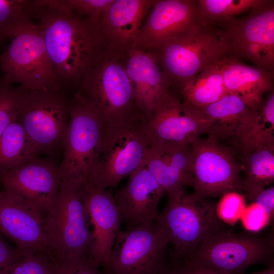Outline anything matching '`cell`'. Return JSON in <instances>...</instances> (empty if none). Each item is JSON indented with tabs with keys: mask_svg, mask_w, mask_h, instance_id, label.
<instances>
[{
	"mask_svg": "<svg viewBox=\"0 0 274 274\" xmlns=\"http://www.w3.org/2000/svg\"><path fill=\"white\" fill-rule=\"evenodd\" d=\"M246 197L244 194L236 191L224 193L216 204V213L224 224L234 225L241 219L246 208Z\"/></svg>",
	"mask_w": 274,
	"mask_h": 274,
	"instance_id": "4dcf8cb0",
	"label": "cell"
},
{
	"mask_svg": "<svg viewBox=\"0 0 274 274\" xmlns=\"http://www.w3.org/2000/svg\"><path fill=\"white\" fill-rule=\"evenodd\" d=\"M158 274H181L177 262L175 261L173 263L165 264Z\"/></svg>",
	"mask_w": 274,
	"mask_h": 274,
	"instance_id": "ab89813d",
	"label": "cell"
},
{
	"mask_svg": "<svg viewBox=\"0 0 274 274\" xmlns=\"http://www.w3.org/2000/svg\"><path fill=\"white\" fill-rule=\"evenodd\" d=\"M124 56L108 51L77 90L99 114L104 131L145 118L138 107Z\"/></svg>",
	"mask_w": 274,
	"mask_h": 274,
	"instance_id": "3957f363",
	"label": "cell"
},
{
	"mask_svg": "<svg viewBox=\"0 0 274 274\" xmlns=\"http://www.w3.org/2000/svg\"><path fill=\"white\" fill-rule=\"evenodd\" d=\"M152 52L172 86L180 90L204 67L227 56V47L217 25L201 22Z\"/></svg>",
	"mask_w": 274,
	"mask_h": 274,
	"instance_id": "277c9868",
	"label": "cell"
},
{
	"mask_svg": "<svg viewBox=\"0 0 274 274\" xmlns=\"http://www.w3.org/2000/svg\"><path fill=\"white\" fill-rule=\"evenodd\" d=\"M15 120L39 156L62 149L70 119V98L62 90H31L20 86Z\"/></svg>",
	"mask_w": 274,
	"mask_h": 274,
	"instance_id": "8992f818",
	"label": "cell"
},
{
	"mask_svg": "<svg viewBox=\"0 0 274 274\" xmlns=\"http://www.w3.org/2000/svg\"><path fill=\"white\" fill-rule=\"evenodd\" d=\"M34 19L63 89H78L108 51L98 25L63 0H35Z\"/></svg>",
	"mask_w": 274,
	"mask_h": 274,
	"instance_id": "6da1fadb",
	"label": "cell"
},
{
	"mask_svg": "<svg viewBox=\"0 0 274 274\" xmlns=\"http://www.w3.org/2000/svg\"><path fill=\"white\" fill-rule=\"evenodd\" d=\"M226 43L257 44L274 57V1L263 2L250 10L247 15L234 17L217 24Z\"/></svg>",
	"mask_w": 274,
	"mask_h": 274,
	"instance_id": "603a6c76",
	"label": "cell"
},
{
	"mask_svg": "<svg viewBox=\"0 0 274 274\" xmlns=\"http://www.w3.org/2000/svg\"><path fill=\"white\" fill-rule=\"evenodd\" d=\"M125 65L141 114L150 117L160 99L172 86L162 71L155 53L133 47L125 53Z\"/></svg>",
	"mask_w": 274,
	"mask_h": 274,
	"instance_id": "d6986e66",
	"label": "cell"
},
{
	"mask_svg": "<svg viewBox=\"0 0 274 274\" xmlns=\"http://www.w3.org/2000/svg\"><path fill=\"white\" fill-rule=\"evenodd\" d=\"M1 71H0V81L2 80V76L1 75Z\"/></svg>",
	"mask_w": 274,
	"mask_h": 274,
	"instance_id": "b9f144b4",
	"label": "cell"
},
{
	"mask_svg": "<svg viewBox=\"0 0 274 274\" xmlns=\"http://www.w3.org/2000/svg\"><path fill=\"white\" fill-rule=\"evenodd\" d=\"M85 199L84 180H60L56 202L44 225L45 253L51 263L90 258L91 231Z\"/></svg>",
	"mask_w": 274,
	"mask_h": 274,
	"instance_id": "7a4b0ae2",
	"label": "cell"
},
{
	"mask_svg": "<svg viewBox=\"0 0 274 274\" xmlns=\"http://www.w3.org/2000/svg\"><path fill=\"white\" fill-rule=\"evenodd\" d=\"M264 0H197L201 21L217 25L261 4Z\"/></svg>",
	"mask_w": 274,
	"mask_h": 274,
	"instance_id": "f546056e",
	"label": "cell"
},
{
	"mask_svg": "<svg viewBox=\"0 0 274 274\" xmlns=\"http://www.w3.org/2000/svg\"><path fill=\"white\" fill-rule=\"evenodd\" d=\"M26 257L7 243L0 233V274H10L15 266Z\"/></svg>",
	"mask_w": 274,
	"mask_h": 274,
	"instance_id": "8d00e7d4",
	"label": "cell"
},
{
	"mask_svg": "<svg viewBox=\"0 0 274 274\" xmlns=\"http://www.w3.org/2000/svg\"><path fill=\"white\" fill-rule=\"evenodd\" d=\"M168 240L157 221L120 230L106 274H158L165 266Z\"/></svg>",
	"mask_w": 274,
	"mask_h": 274,
	"instance_id": "8fae6325",
	"label": "cell"
},
{
	"mask_svg": "<svg viewBox=\"0 0 274 274\" xmlns=\"http://www.w3.org/2000/svg\"><path fill=\"white\" fill-rule=\"evenodd\" d=\"M133 48L154 51L200 22L197 0H155Z\"/></svg>",
	"mask_w": 274,
	"mask_h": 274,
	"instance_id": "9a60e30c",
	"label": "cell"
},
{
	"mask_svg": "<svg viewBox=\"0 0 274 274\" xmlns=\"http://www.w3.org/2000/svg\"><path fill=\"white\" fill-rule=\"evenodd\" d=\"M175 261L181 274H217L187 259Z\"/></svg>",
	"mask_w": 274,
	"mask_h": 274,
	"instance_id": "f35d334b",
	"label": "cell"
},
{
	"mask_svg": "<svg viewBox=\"0 0 274 274\" xmlns=\"http://www.w3.org/2000/svg\"><path fill=\"white\" fill-rule=\"evenodd\" d=\"M197 109L212 121L210 134L218 140L232 136L238 139L257 112L238 96L229 93L213 104Z\"/></svg>",
	"mask_w": 274,
	"mask_h": 274,
	"instance_id": "cb8c5ba5",
	"label": "cell"
},
{
	"mask_svg": "<svg viewBox=\"0 0 274 274\" xmlns=\"http://www.w3.org/2000/svg\"><path fill=\"white\" fill-rule=\"evenodd\" d=\"M192 187L203 198L242 191L241 167L233 152L214 136L199 138L190 145Z\"/></svg>",
	"mask_w": 274,
	"mask_h": 274,
	"instance_id": "7c38bea8",
	"label": "cell"
},
{
	"mask_svg": "<svg viewBox=\"0 0 274 274\" xmlns=\"http://www.w3.org/2000/svg\"><path fill=\"white\" fill-rule=\"evenodd\" d=\"M19 95V87L0 81V136L15 118Z\"/></svg>",
	"mask_w": 274,
	"mask_h": 274,
	"instance_id": "1f68e13d",
	"label": "cell"
},
{
	"mask_svg": "<svg viewBox=\"0 0 274 274\" xmlns=\"http://www.w3.org/2000/svg\"><path fill=\"white\" fill-rule=\"evenodd\" d=\"M217 64L228 93L238 96L255 111L262 105L263 95L273 90V71L228 56Z\"/></svg>",
	"mask_w": 274,
	"mask_h": 274,
	"instance_id": "7402d4cb",
	"label": "cell"
},
{
	"mask_svg": "<svg viewBox=\"0 0 274 274\" xmlns=\"http://www.w3.org/2000/svg\"><path fill=\"white\" fill-rule=\"evenodd\" d=\"M35 0H0V42L33 23Z\"/></svg>",
	"mask_w": 274,
	"mask_h": 274,
	"instance_id": "f1b7e54d",
	"label": "cell"
},
{
	"mask_svg": "<svg viewBox=\"0 0 274 274\" xmlns=\"http://www.w3.org/2000/svg\"><path fill=\"white\" fill-rule=\"evenodd\" d=\"M52 263L45 252L25 257L10 274H50Z\"/></svg>",
	"mask_w": 274,
	"mask_h": 274,
	"instance_id": "e575fe53",
	"label": "cell"
},
{
	"mask_svg": "<svg viewBox=\"0 0 274 274\" xmlns=\"http://www.w3.org/2000/svg\"><path fill=\"white\" fill-rule=\"evenodd\" d=\"M70 119L58 165L61 179L90 182L97 162L104 128L93 107L78 92L70 98Z\"/></svg>",
	"mask_w": 274,
	"mask_h": 274,
	"instance_id": "52a82bcc",
	"label": "cell"
},
{
	"mask_svg": "<svg viewBox=\"0 0 274 274\" xmlns=\"http://www.w3.org/2000/svg\"><path fill=\"white\" fill-rule=\"evenodd\" d=\"M250 274H274V265L272 263L264 270Z\"/></svg>",
	"mask_w": 274,
	"mask_h": 274,
	"instance_id": "60d3db41",
	"label": "cell"
},
{
	"mask_svg": "<svg viewBox=\"0 0 274 274\" xmlns=\"http://www.w3.org/2000/svg\"><path fill=\"white\" fill-rule=\"evenodd\" d=\"M167 200L157 222L175 250L176 260L189 256L208 236L225 229L216 204L188 193L184 187L166 192Z\"/></svg>",
	"mask_w": 274,
	"mask_h": 274,
	"instance_id": "5b68a950",
	"label": "cell"
},
{
	"mask_svg": "<svg viewBox=\"0 0 274 274\" xmlns=\"http://www.w3.org/2000/svg\"><path fill=\"white\" fill-rule=\"evenodd\" d=\"M189 146L169 143L150 144L144 164L165 192L192 187Z\"/></svg>",
	"mask_w": 274,
	"mask_h": 274,
	"instance_id": "44dd1931",
	"label": "cell"
},
{
	"mask_svg": "<svg viewBox=\"0 0 274 274\" xmlns=\"http://www.w3.org/2000/svg\"><path fill=\"white\" fill-rule=\"evenodd\" d=\"M2 81L31 90H62L63 84L35 23L12 39L0 54Z\"/></svg>",
	"mask_w": 274,
	"mask_h": 274,
	"instance_id": "ba28073f",
	"label": "cell"
},
{
	"mask_svg": "<svg viewBox=\"0 0 274 274\" xmlns=\"http://www.w3.org/2000/svg\"><path fill=\"white\" fill-rule=\"evenodd\" d=\"M243 163L245 176L242 180V190L247 198L273 182L274 145L243 153Z\"/></svg>",
	"mask_w": 274,
	"mask_h": 274,
	"instance_id": "484cf974",
	"label": "cell"
},
{
	"mask_svg": "<svg viewBox=\"0 0 274 274\" xmlns=\"http://www.w3.org/2000/svg\"><path fill=\"white\" fill-rule=\"evenodd\" d=\"M180 91L182 102L196 108L213 104L228 94L217 64L204 67Z\"/></svg>",
	"mask_w": 274,
	"mask_h": 274,
	"instance_id": "d4e9b609",
	"label": "cell"
},
{
	"mask_svg": "<svg viewBox=\"0 0 274 274\" xmlns=\"http://www.w3.org/2000/svg\"><path fill=\"white\" fill-rule=\"evenodd\" d=\"M145 120L104 131L97 162L88 183L103 189L115 187L144 163L150 145Z\"/></svg>",
	"mask_w": 274,
	"mask_h": 274,
	"instance_id": "30bf717a",
	"label": "cell"
},
{
	"mask_svg": "<svg viewBox=\"0 0 274 274\" xmlns=\"http://www.w3.org/2000/svg\"><path fill=\"white\" fill-rule=\"evenodd\" d=\"M154 0H114L98 26L108 51L124 54L133 47L143 18Z\"/></svg>",
	"mask_w": 274,
	"mask_h": 274,
	"instance_id": "ffe728a7",
	"label": "cell"
},
{
	"mask_svg": "<svg viewBox=\"0 0 274 274\" xmlns=\"http://www.w3.org/2000/svg\"><path fill=\"white\" fill-rule=\"evenodd\" d=\"M44 222L35 204L12 191H0V233L26 256L45 253Z\"/></svg>",
	"mask_w": 274,
	"mask_h": 274,
	"instance_id": "5bb4252c",
	"label": "cell"
},
{
	"mask_svg": "<svg viewBox=\"0 0 274 274\" xmlns=\"http://www.w3.org/2000/svg\"><path fill=\"white\" fill-rule=\"evenodd\" d=\"M89 257L52 263L50 274H106Z\"/></svg>",
	"mask_w": 274,
	"mask_h": 274,
	"instance_id": "836d02e7",
	"label": "cell"
},
{
	"mask_svg": "<svg viewBox=\"0 0 274 274\" xmlns=\"http://www.w3.org/2000/svg\"><path fill=\"white\" fill-rule=\"evenodd\" d=\"M243 153L274 145V92L268 93L248 126L237 139Z\"/></svg>",
	"mask_w": 274,
	"mask_h": 274,
	"instance_id": "83f0119b",
	"label": "cell"
},
{
	"mask_svg": "<svg viewBox=\"0 0 274 274\" xmlns=\"http://www.w3.org/2000/svg\"><path fill=\"white\" fill-rule=\"evenodd\" d=\"M58 165L50 158L36 157L0 174L4 189L23 196L47 214L56 202L60 183Z\"/></svg>",
	"mask_w": 274,
	"mask_h": 274,
	"instance_id": "2e32d148",
	"label": "cell"
},
{
	"mask_svg": "<svg viewBox=\"0 0 274 274\" xmlns=\"http://www.w3.org/2000/svg\"><path fill=\"white\" fill-rule=\"evenodd\" d=\"M85 186V209L89 224L92 226L90 258L105 270L109 265L122 220L111 192L86 182Z\"/></svg>",
	"mask_w": 274,
	"mask_h": 274,
	"instance_id": "e0dca14e",
	"label": "cell"
},
{
	"mask_svg": "<svg viewBox=\"0 0 274 274\" xmlns=\"http://www.w3.org/2000/svg\"><path fill=\"white\" fill-rule=\"evenodd\" d=\"M251 203H256L269 215L270 220L274 216V187L264 188L246 198Z\"/></svg>",
	"mask_w": 274,
	"mask_h": 274,
	"instance_id": "74e56055",
	"label": "cell"
},
{
	"mask_svg": "<svg viewBox=\"0 0 274 274\" xmlns=\"http://www.w3.org/2000/svg\"><path fill=\"white\" fill-rule=\"evenodd\" d=\"M77 15L87 18L97 24L107 8L114 0H63Z\"/></svg>",
	"mask_w": 274,
	"mask_h": 274,
	"instance_id": "d6a6232c",
	"label": "cell"
},
{
	"mask_svg": "<svg viewBox=\"0 0 274 274\" xmlns=\"http://www.w3.org/2000/svg\"><path fill=\"white\" fill-rule=\"evenodd\" d=\"M240 220L243 227L252 233L261 231L271 222L268 214L254 202L246 207Z\"/></svg>",
	"mask_w": 274,
	"mask_h": 274,
	"instance_id": "d590c367",
	"label": "cell"
},
{
	"mask_svg": "<svg viewBox=\"0 0 274 274\" xmlns=\"http://www.w3.org/2000/svg\"><path fill=\"white\" fill-rule=\"evenodd\" d=\"M273 238L223 229L207 237L184 259L217 274H243L253 264L273 263Z\"/></svg>",
	"mask_w": 274,
	"mask_h": 274,
	"instance_id": "9c48e42d",
	"label": "cell"
},
{
	"mask_svg": "<svg viewBox=\"0 0 274 274\" xmlns=\"http://www.w3.org/2000/svg\"><path fill=\"white\" fill-rule=\"evenodd\" d=\"M213 122L197 108L181 101L170 90L159 101L144 126L150 144L190 146L202 134H210Z\"/></svg>",
	"mask_w": 274,
	"mask_h": 274,
	"instance_id": "4fadbf2b",
	"label": "cell"
},
{
	"mask_svg": "<svg viewBox=\"0 0 274 274\" xmlns=\"http://www.w3.org/2000/svg\"><path fill=\"white\" fill-rule=\"evenodd\" d=\"M39 157L25 131L15 120L0 136V174Z\"/></svg>",
	"mask_w": 274,
	"mask_h": 274,
	"instance_id": "4316f807",
	"label": "cell"
},
{
	"mask_svg": "<svg viewBox=\"0 0 274 274\" xmlns=\"http://www.w3.org/2000/svg\"><path fill=\"white\" fill-rule=\"evenodd\" d=\"M114 195L122 222L127 228L157 221L164 189L143 163Z\"/></svg>",
	"mask_w": 274,
	"mask_h": 274,
	"instance_id": "ac0fdd59",
	"label": "cell"
}]
</instances>
